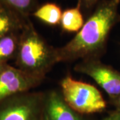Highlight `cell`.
Listing matches in <instances>:
<instances>
[{
  "label": "cell",
  "instance_id": "obj_1",
  "mask_svg": "<svg viewBox=\"0 0 120 120\" xmlns=\"http://www.w3.org/2000/svg\"><path fill=\"white\" fill-rule=\"evenodd\" d=\"M120 0L100 1L81 30L65 45L56 48L60 62L100 59L113 27L120 21Z\"/></svg>",
  "mask_w": 120,
  "mask_h": 120
},
{
  "label": "cell",
  "instance_id": "obj_2",
  "mask_svg": "<svg viewBox=\"0 0 120 120\" xmlns=\"http://www.w3.org/2000/svg\"><path fill=\"white\" fill-rule=\"evenodd\" d=\"M15 60L16 68L42 81L53 67L59 63L56 48L49 45L39 34L30 19L19 35Z\"/></svg>",
  "mask_w": 120,
  "mask_h": 120
},
{
  "label": "cell",
  "instance_id": "obj_3",
  "mask_svg": "<svg viewBox=\"0 0 120 120\" xmlns=\"http://www.w3.org/2000/svg\"><path fill=\"white\" fill-rule=\"evenodd\" d=\"M61 94L65 103L74 111L83 116L101 113L107 102L94 86L67 75L60 82Z\"/></svg>",
  "mask_w": 120,
  "mask_h": 120
},
{
  "label": "cell",
  "instance_id": "obj_4",
  "mask_svg": "<svg viewBox=\"0 0 120 120\" xmlns=\"http://www.w3.org/2000/svg\"><path fill=\"white\" fill-rule=\"evenodd\" d=\"M44 95L29 91L0 101V120H41Z\"/></svg>",
  "mask_w": 120,
  "mask_h": 120
},
{
  "label": "cell",
  "instance_id": "obj_5",
  "mask_svg": "<svg viewBox=\"0 0 120 120\" xmlns=\"http://www.w3.org/2000/svg\"><path fill=\"white\" fill-rule=\"evenodd\" d=\"M74 70L91 77L107 93L110 100L120 95V72L102 63L100 59L81 60Z\"/></svg>",
  "mask_w": 120,
  "mask_h": 120
},
{
  "label": "cell",
  "instance_id": "obj_6",
  "mask_svg": "<svg viewBox=\"0 0 120 120\" xmlns=\"http://www.w3.org/2000/svg\"><path fill=\"white\" fill-rule=\"evenodd\" d=\"M42 80L31 77L16 67L7 64L0 73V101L39 86Z\"/></svg>",
  "mask_w": 120,
  "mask_h": 120
},
{
  "label": "cell",
  "instance_id": "obj_7",
  "mask_svg": "<svg viewBox=\"0 0 120 120\" xmlns=\"http://www.w3.org/2000/svg\"><path fill=\"white\" fill-rule=\"evenodd\" d=\"M41 120H88L65 103L60 92L51 90L45 92Z\"/></svg>",
  "mask_w": 120,
  "mask_h": 120
},
{
  "label": "cell",
  "instance_id": "obj_8",
  "mask_svg": "<svg viewBox=\"0 0 120 120\" xmlns=\"http://www.w3.org/2000/svg\"><path fill=\"white\" fill-rule=\"evenodd\" d=\"M29 18L19 14L0 2V38L12 33H19L24 28Z\"/></svg>",
  "mask_w": 120,
  "mask_h": 120
},
{
  "label": "cell",
  "instance_id": "obj_9",
  "mask_svg": "<svg viewBox=\"0 0 120 120\" xmlns=\"http://www.w3.org/2000/svg\"><path fill=\"white\" fill-rule=\"evenodd\" d=\"M84 23L81 5L77 3L76 7L67 9L62 13L60 25L64 31L77 33L81 30Z\"/></svg>",
  "mask_w": 120,
  "mask_h": 120
},
{
  "label": "cell",
  "instance_id": "obj_10",
  "mask_svg": "<svg viewBox=\"0 0 120 120\" xmlns=\"http://www.w3.org/2000/svg\"><path fill=\"white\" fill-rule=\"evenodd\" d=\"M20 33H12L0 38V64H8L17 55Z\"/></svg>",
  "mask_w": 120,
  "mask_h": 120
},
{
  "label": "cell",
  "instance_id": "obj_11",
  "mask_svg": "<svg viewBox=\"0 0 120 120\" xmlns=\"http://www.w3.org/2000/svg\"><path fill=\"white\" fill-rule=\"evenodd\" d=\"M62 13L58 5L54 3H46L38 6L32 15L49 26H54L60 24Z\"/></svg>",
  "mask_w": 120,
  "mask_h": 120
},
{
  "label": "cell",
  "instance_id": "obj_12",
  "mask_svg": "<svg viewBox=\"0 0 120 120\" xmlns=\"http://www.w3.org/2000/svg\"><path fill=\"white\" fill-rule=\"evenodd\" d=\"M0 2L25 18L38 8V0H0Z\"/></svg>",
  "mask_w": 120,
  "mask_h": 120
},
{
  "label": "cell",
  "instance_id": "obj_13",
  "mask_svg": "<svg viewBox=\"0 0 120 120\" xmlns=\"http://www.w3.org/2000/svg\"><path fill=\"white\" fill-rule=\"evenodd\" d=\"M99 1L100 0H77V3L80 4L82 9L86 11L92 9Z\"/></svg>",
  "mask_w": 120,
  "mask_h": 120
},
{
  "label": "cell",
  "instance_id": "obj_14",
  "mask_svg": "<svg viewBox=\"0 0 120 120\" xmlns=\"http://www.w3.org/2000/svg\"><path fill=\"white\" fill-rule=\"evenodd\" d=\"M101 120H120V110L115 109L109 112L107 116Z\"/></svg>",
  "mask_w": 120,
  "mask_h": 120
},
{
  "label": "cell",
  "instance_id": "obj_15",
  "mask_svg": "<svg viewBox=\"0 0 120 120\" xmlns=\"http://www.w3.org/2000/svg\"><path fill=\"white\" fill-rule=\"evenodd\" d=\"M110 103L116 107V109L120 110V95L117 96L116 99L110 100Z\"/></svg>",
  "mask_w": 120,
  "mask_h": 120
},
{
  "label": "cell",
  "instance_id": "obj_16",
  "mask_svg": "<svg viewBox=\"0 0 120 120\" xmlns=\"http://www.w3.org/2000/svg\"><path fill=\"white\" fill-rule=\"evenodd\" d=\"M7 64H5V65H1V64H0V73H1V72L2 71V70L4 69L5 68V66Z\"/></svg>",
  "mask_w": 120,
  "mask_h": 120
}]
</instances>
